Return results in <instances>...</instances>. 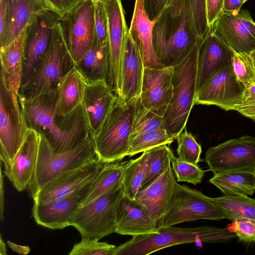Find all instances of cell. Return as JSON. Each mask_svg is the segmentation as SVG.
<instances>
[{
	"instance_id": "cell-1",
	"label": "cell",
	"mask_w": 255,
	"mask_h": 255,
	"mask_svg": "<svg viewBox=\"0 0 255 255\" xmlns=\"http://www.w3.org/2000/svg\"><path fill=\"white\" fill-rule=\"evenodd\" d=\"M57 88L32 98L18 96L26 127L36 131L57 152L70 150L90 134L83 105L66 116L54 114Z\"/></svg>"
},
{
	"instance_id": "cell-2",
	"label": "cell",
	"mask_w": 255,
	"mask_h": 255,
	"mask_svg": "<svg viewBox=\"0 0 255 255\" xmlns=\"http://www.w3.org/2000/svg\"><path fill=\"white\" fill-rule=\"evenodd\" d=\"M155 54L164 67L180 63L202 40L197 36L190 0H173L163 8L152 29Z\"/></svg>"
},
{
	"instance_id": "cell-3",
	"label": "cell",
	"mask_w": 255,
	"mask_h": 255,
	"mask_svg": "<svg viewBox=\"0 0 255 255\" xmlns=\"http://www.w3.org/2000/svg\"><path fill=\"white\" fill-rule=\"evenodd\" d=\"M158 232L133 236L117 247L113 255H147L180 244L226 243L237 237L228 228L207 226L194 228L172 226L158 228Z\"/></svg>"
},
{
	"instance_id": "cell-4",
	"label": "cell",
	"mask_w": 255,
	"mask_h": 255,
	"mask_svg": "<svg viewBox=\"0 0 255 255\" xmlns=\"http://www.w3.org/2000/svg\"><path fill=\"white\" fill-rule=\"evenodd\" d=\"M201 41L195 45L180 63L173 66V94L163 120L166 131L176 137L186 128L191 110L195 105L198 58Z\"/></svg>"
},
{
	"instance_id": "cell-5",
	"label": "cell",
	"mask_w": 255,
	"mask_h": 255,
	"mask_svg": "<svg viewBox=\"0 0 255 255\" xmlns=\"http://www.w3.org/2000/svg\"><path fill=\"white\" fill-rule=\"evenodd\" d=\"M74 65L59 21L53 27L46 53L21 85L18 96L30 99L56 89L61 78Z\"/></svg>"
},
{
	"instance_id": "cell-6",
	"label": "cell",
	"mask_w": 255,
	"mask_h": 255,
	"mask_svg": "<svg viewBox=\"0 0 255 255\" xmlns=\"http://www.w3.org/2000/svg\"><path fill=\"white\" fill-rule=\"evenodd\" d=\"M136 98L125 102L118 96L100 130L92 138L96 157L102 163L120 161L127 156Z\"/></svg>"
},
{
	"instance_id": "cell-7",
	"label": "cell",
	"mask_w": 255,
	"mask_h": 255,
	"mask_svg": "<svg viewBox=\"0 0 255 255\" xmlns=\"http://www.w3.org/2000/svg\"><path fill=\"white\" fill-rule=\"evenodd\" d=\"M96 158L91 135L74 148L65 152L53 151L40 135L35 172L27 189L33 198L50 181L79 168Z\"/></svg>"
},
{
	"instance_id": "cell-8",
	"label": "cell",
	"mask_w": 255,
	"mask_h": 255,
	"mask_svg": "<svg viewBox=\"0 0 255 255\" xmlns=\"http://www.w3.org/2000/svg\"><path fill=\"white\" fill-rule=\"evenodd\" d=\"M124 196L122 179L91 202L80 207L70 224L80 233L82 239H97L115 233L117 206Z\"/></svg>"
},
{
	"instance_id": "cell-9",
	"label": "cell",
	"mask_w": 255,
	"mask_h": 255,
	"mask_svg": "<svg viewBox=\"0 0 255 255\" xmlns=\"http://www.w3.org/2000/svg\"><path fill=\"white\" fill-rule=\"evenodd\" d=\"M224 219L211 198L176 181L167 212L158 228L200 219L218 221Z\"/></svg>"
},
{
	"instance_id": "cell-10",
	"label": "cell",
	"mask_w": 255,
	"mask_h": 255,
	"mask_svg": "<svg viewBox=\"0 0 255 255\" xmlns=\"http://www.w3.org/2000/svg\"><path fill=\"white\" fill-rule=\"evenodd\" d=\"M62 33L76 65L92 46L95 38V5L93 0H82L61 17Z\"/></svg>"
},
{
	"instance_id": "cell-11",
	"label": "cell",
	"mask_w": 255,
	"mask_h": 255,
	"mask_svg": "<svg viewBox=\"0 0 255 255\" xmlns=\"http://www.w3.org/2000/svg\"><path fill=\"white\" fill-rule=\"evenodd\" d=\"M19 101L0 78V158L4 169L11 165L26 132Z\"/></svg>"
},
{
	"instance_id": "cell-12",
	"label": "cell",
	"mask_w": 255,
	"mask_h": 255,
	"mask_svg": "<svg viewBox=\"0 0 255 255\" xmlns=\"http://www.w3.org/2000/svg\"><path fill=\"white\" fill-rule=\"evenodd\" d=\"M246 88L237 78L232 63L219 70L197 89L194 104L215 105L228 111L244 101Z\"/></svg>"
},
{
	"instance_id": "cell-13",
	"label": "cell",
	"mask_w": 255,
	"mask_h": 255,
	"mask_svg": "<svg viewBox=\"0 0 255 255\" xmlns=\"http://www.w3.org/2000/svg\"><path fill=\"white\" fill-rule=\"evenodd\" d=\"M205 160L213 174L255 170V137L245 135L208 148Z\"/></svg>"
},
{
	"instance_id": "cell-14",
	"label": "cell",
	"mask_w": 255,
	"mask_h": 255,
	"mask_svg": "<svg viewBox=\"0 0 255 255\" xmlns=\"http://www.w3.org/2000/svg\"><path fill=\"white\" fill-rule=\"evenodd\" d=\"M211 26L235 53L250 55L255 50V22L247 9L223 11Z\"/></svg>"
},
{
	"instance_id": "cell-15",
	"label": "cell",
	"mask_w": 255,
	"mask_h": 255,
	"mask_svg": "<svg viewBox=\"0 0 255 255\" xmlns=\"http://www.w3.org/2000/svg\"><path fill=\"white\" fill-rule=\"evenodd\" d=\"M61 16L47 10L37 14L27 25L21 85L25 83L46 53L52 31Z\"/></svg>"
},
{
	"instance_id": "cell-16",
	"label": "cell",
	"mask_w": 255,
	"mask_h": 255,
	"mask_svg": "<svg viewBox=\"0 0 255 255\" xmlns=\"http://www.w3.org/2000/svg\"><path fill=\"white\" fill-rule=\"evenodd\" d=\"M105 3L108 19L110 65L108 83L118 96L121 91V60L128 29L122 0H109Z\"/></svg>"
},
{
	"instance_id": "cell-17",
	"label": "cell",
	"mask_w": 255,
	"mask_h": 255,
	"mask_svg": "<svg viewBox=\"0 0 255 255\" xmlns=\"http://www.w3.org/2000/svg\"><path fill=\"white\" fill-rule=\"evenodd\" d=\"M104 165L96 157L82 166L58 176L36 193L32 198L34 202H49L80 189L97 176Z\"/></svg>"
},
{
	"instance_id": "cell-18",
	"label": "cell",
	"mask_w": 255,
	"mask_h": 255,
	"mask_svg": "<svg viewBox=\"0 0 255 255\" xmlns=\"http://www.w3.org/2000/svg\"><path fill=\"white\" fill-rule=\"evenodd\" d=\"M173 67L160 69L144 67L140 94L141 103L146 109L163 117L173 94Z\"/></svg>"
},
{
	"instance_id": "cell-19",
	"label": "cell",
	"mask_w": 255,
	"mask_h": 255,
	"mask_svg": "<svg viewBox=\"0 0 255 255\" xmlns=\"http://www.w3.org/2000/svg\"><path fill=\"white\" fill-rule=\"evenodd\" d=\"M88 183L64 198L47 203L34 202L32 216L36 223L52 230L70 226L72 217L87 193Z\"/></svg>"
},
{
	"instance_id": "cell-20",
	"label": "cell",
	"mask_w": 255,
	"mask_h": 255,
	"mask_svg": "<svg viewBox=\"0 0 255 255\" xmlns=\"http://www.w3.org/2000/svg\"><path fill=\"white\" fill-rule=\"evenodd\" d=\"M105 80L87 82L82 105L92 138L99 131L118 96Z\"/></svg>"
},
{
	"instance_id": "cell-21",
	"label": "cell",
	"mask_w": 255,
	"mask_h": 255,
	"mask_svg": "<svg viewBox=\"0 0 255 255\" xmlns=\"http://www.w3.org/2000/svg\"><path fill=\"white\" fill-rule=\"evenodd\" d=\"M40 140L39 133L27 128L23 142L11 165L4 169L5 175L18 192L27 189L31 182L36 165Z\"/></svg>"
},
{
	"instance_id": "cell-22",
	"label": "cell",
	"mask_w": 255,
	"mask_h": 255,
	"mask_svg": "<svg viewBox=\"0 0 255 255\" xmlns=\"http://www.w3.org/2000/svg\"><path fill=\"white\" fill-rule=\"evenodd\" d=\"M234 54L235 52L215 35L212 26H210L199 46L197 90L216 72L232 63Z\"/></svg>"
},
{
	"instance_id": "cell-23",
	"label": "cell",
	"mask_w": 255,
	"mask_h": 255,
	"mask_svg": "<svg viewBox=\"0 0 255 255\" xmlns=\"http://www.w3.org/2000/svg\"><path fill=\"white\" fill-rule=\"evenodd\" d=\"M115 233L136 236L158 232V228L144 206L124 195L116 211Z\"/></svg>"
},
{
	"instance_id": "cell-24",
	"label": "cell",
	"mask_w": 255,
	"mask_h": 255,
	"mask_svg": "<svg viewBox=\"0 0 255 255\" xmlns=\"http://www.w3.org/2000/svg\"><path fill=\"white\" fill-rule=\"evenodd\" d=\"M170 164L154 181L140 190L135 199L142 204L158 228L166 214L176 182Z\"/></svg>"
},
{
	"instance_id": "cell-25",
	"label": "cell",
	"mask_w": 255,
	"mask_h": 255,
	"mask_svg": "<svg viewBox=\"0 0 255 255\" xmlns=\"http://www.w3.org/2000/svg\"><path fill=\"white\" fill-rule=\"evenodd\" d=\"M154 23V21H151L145 12L143 0H135L128 29L129 35L138 49L144 67L160 69L164 67L157 58L153 48Z\"/></svg>"
},
{
	"instance_id": "cell-26",
	"label": "cell",
	"mask_w": 255,
	"mask_h": 255,
	"mask_svg": "<svg viewBox=\"0 0 255 255\" xmlns=\"http://www.w3.org/2000/svg\"><path fill=\"white\" fill-rule=\"evenodd\" d=\"M144 68L138 49L128 32L121 60V91L119 97L128 102L140 95Z\"/></svg>"
},
{
	"instance_id": "cell-27",
	"label": "cell",
	"mask_w": 255,
	"mask_h": 255,
	"mask_svg": "<svg viewBox=\"0 0 255 255\" xmlns=\"http://www.w3.org/2000/svg\"><path fill=\"white\" fill-rule=\"evenodd\" d=\"M27 25L8 46L0 52V78L16 101H19V91L21 85Z\"/></svg>"
},
{
	"instance_id": "cell-28",
	"label": "cell",
	"mask_w": 255,
	"mask_h": 255,
	"mask_svg": "<svg viewBox=\"0 0 255 255\" xmlns=\"http://www.w3.org/2000/svg\"><path fill=\"white\" fill-rule=\"evenodd\" d=\"M8 21L0 50L8 46L39 13L54 11L47 0H7Z\"/></svg>"
},
{
	"instance_id": "cell-29",
	"label": "cell",
	"mask_w": 255,
	"mask_h": 255,
	"mask_svg": "<svg viewBox=\"0 0 255 255\" xmlns=\"http://www.w3.org/2000/svg\"><path fill=\"white\" fill-rule=\"evenodd\" d=\"M87 81L74 65L59 81L54 114L67 116L82 105Z\"/></svg>"
},
{
	"instance_id": "cell-30",
	"label": "cell",
	"mask_w": 255,
	"mask_h": 255,
	"mask_svg": "<svg viewBox=\"0 0 255 255\" xmlns=\"http://www.w3.org/2000/svg\"><path fill=\"white\" fill-rule=\"evenodd\" d=\"M109 43L101 44L96 37L91 48L75 65L87 82L108 80L109 74Z\"/></svg>"
},
{
	"instance_id": "cell-31",
	"label": "cell",
	"mask_w": 255,
	"mask_h": 255,
	"mask_svg": "<svg viewBox=\"0 0 255 255\" xmlns=\"http://www.w3.org/2000/svg\"><path fill=\"white\" fill-rule=\"evenodd\" d=\"M209 182L225 195H252L255 192V170L231 171L215 174Z\"/></svg>"
},
{
	"instance_id": "cell-32",
	"label": "cell",
	"mask_w": 255,
	"mask_h": 255,
	"mask_svg": "<svg viewBox=\"0 0 255 255\" xmlns=\"http://www.w3.org/2000/svg\"><path fill=\"white\" fill-rule=\"evenodd\" d=\"M126 162L105 163L97 176L88 183L87 193L80 207L94 201L121 181Z\"/></svg>"
},
{
	"instance_id": "cell-33",
	"label": "cell",
	"mask_w": 255,
	"mask_h": 255,
	"mask_svg": "<svg viewBox=\"0 0 255 255\" xmlns=\"http://www.w3.org/2000/svg\"><path fill=\"white\" fill-rule=\"evenodd\" d=\"M225 219L233 222L240 219L255 220V199L245 195H225L211 198Z\"/></svg>"
},
{
	"instance_id": "cell-34",
	"label": "cell",
	"mask_w": 255,
	"mask_h": 255,
	"mask_svg": "<svg viewBox=\"0 0 255 255\" xmlns=\"http://www.w3.org/2000/svg\"><path fill=\"white\" fill-rule=\"evenodd\" d=\"M147 151L143 152L138 158L126 161L124 166L122 183L124 195L135 199L140 190L145 174Z\"/></svg>"
},
{
	"instance_id": "cell-35",
	"label": "cell",
	"mask_w": 255,
	"mask_h": 255,
	"mask_svg": "<svg viewBox=\"0 0 255 255\" xmlns=\"http://www.w3.org/2000/svg\"><path fill=\"white\" fill-rule=\"evenodd\" d=\"M147 151L145 174L140 190L152 183L167 170L171 164V158L174 155L166 144Z\"/></svg>"
},
{
	"instance_id": "cell-36",
	"label": "cell",
	"mask_w": 255,
	"mask_h": 255,
	"mask_svg": "<svg viewBox=\"0 0 255 255\" xmlns=\"http://www.w3.org/2000/svg\"><path fill=\"white\" fill-rule=\"evenodd\" d=\"M159 129H165L163 117L145 108L137 96L129 142L144 133Z\"/></svg>"
},
{
	"instance_id": "cell-37",
	"label": "cell",
	"mask_w": 255,
	"mask_h": 255,
	"mask_svg": "<svg viewBox=\"0 0 255 255\" xmlns=\"http://www.w3.org/2000/svg\"><path fill=\"white\" fill-rule=\"evenodd\" d=\"M176 138L168 133L165 129L144 133L130 141L127 156L131 157L155 147L169 144Z\"/></svg>"
},
{
	"instance_id": "cell-38",
	"label": "cell",
	"mask_w": 255,
	"mask_h": 255,
	"mask_svg": "<svg viewBox=\"0 0 255 255\" xmlns=\"http://www.w3.org/2000/svg\"><path fill=\"white\" fill-rule=\"evenodd\" d=\"M177 137V153L178 158L184 161L198 164L202 152L201 145L186 128Z\"/></svg>"
},
{
	"instance_id": "cell-39",
	"label": "cell",
	"mask_w": 255,
	"mask_h": 255,
	"mask_svg": "<svg viewBox=\"0 0 255 255\" xmlns=\"http://www.w3.org/2000/svg\"><path fill=\"white\" fill-rule=\"evenodd\" d=\"M171 164L177 182L185 181L194 185L202 182L205 171L198 164L182 161L175 155L171 159Z\"/></svg>"
},
{
	"instance_id": "cell-40",
	"label": "cell",
	"mask_w": 255,
	"mask_h": 255,
	"mask_svg": "<svg viewBox=\"0 0 255 255\" xmlns=\"http://www.w3.org/2000/svg\"><path fill=\"white\" fill-rule=\"evenodd\" d=\"M117 247L97 239H82L74 245L69 255H113Z\"/></svg>"
},
{
	"instance_id": "cell-41",
	"label": "cell",
	"mask_w": 255,
	"mask_h": 255,
	"mask_svg": "<svg viewBox=\"0 0 255 255\" xmlns=\"http://www.w3.org/2000/svg\"><path fill=\"white\" fill-rule=\"evenodd\" d=\"M232 65L237 78L246 88L255 84V70L250 55L235 53Z\"/></svg>"
},
{
	"instance_id": "cell-42",
	"label": "cell",
	"mask_w": 255,
	"mask_h": 255,
	"mask_svg": "<svg viewBox=\"0 0 255 255\" xmlns=\"http://www.w3.org/2000/svg\"><path fill=\"white\" fill-rule=\"evenodd\" d=\"M190 3L197 36L203 40L210 28L207 17L206 0H190Z\"/></svg>"
},
{
	"instance_id": "cell-43",
	"label": "cell",
	"mask_w": 255,
	"mask_h": 255,
	"mask_svg": "<svg viewBox=\"0 0 255 255\" xmlns=\"http://www.w3.org/2000/svg\"><path fill=\"white\" fill-rule=\"evenodd\" d=\"M94 0L95 37L101 44L108 43V19L105 2Z\"/></svg>"
},
{
	"instance_id": "cell-44",
	"label": "cell",
	"mask_w": 255,
	"mask_h": 255,
	"mask_svg": "<svg viewBox=\"0 0 255 255\" xmlns=\"http://www.w3.org/2000/svg\"><path fill=\"white\" fill-rule=\"evenodd\" d=\"M233 222L236 234L240 241L246 243L255 241V220L243 218Z\"/></svg>"
},
{
	"instance_id": "cell-45",
	"label": "cell",
	"mask_w": 255,
	"mask_h": 255,
	"mask_svg": "<svg viewBox=\"0 0 255 255\" xmlns=\"http://www.w3.org/2000/svg\"><path fill=\"white\" fill-rule=\"evenodd\" d=\"M224 0H206L207 17L209 27L223 12Z\"/></svg>"
},
{
	"instance_id": "cell-46",
	"label": "cell",
	"mask_w": 255,
	"mask_h": 255,
	"mask_svg": "<svg viewBox=\"0 0 255 255\" xmlns=\"http://www.w3.org/2000/svg\"><path fill=\"white\" fill-rule=\"evenodd\" d=\"M82 0H47L52 6L54 11L61 17L75 8Z\"/></svg>"
},
{
	"instance_id": "cell-47",
	"label": "cell",
	"mask_w": 255,
	"mask_h": 255,
	"mask_svg": "<svg viewBox=\"0 0 255 255\" xmlns=\"http://www.w3.org/2000/svg\"><path fill=\"white\" fill-rule=\"evenodd\" d=\"M165 0H143L146 14L151 21H155L163 9Z\"/></svg>"
},
{
	"instance_id": "cell-48",
	"label": "cell",
	"mask_w": 255,
	"mask_h": 255,
	"mask_svg": "<svg viewBox=\"0 0 255 255\" xmlns=\"http://www.w3.org/2000/svg\"><path fill=\"white\" fill-rule=\"evenodd\" d=\"M8 21L7 0H0V43L5 35Z\"/></svg>"
},
{
	"instance_id": "cell-49",
	"label": "cell",
	"mask_w": 255,
	"mask_h": 255,
	"mask_svg": "<svg viewBox=\"0 0 255 255\" xmlns=\"http://www.w3.org/2000/svg\"><path fill=\"white\" fill-rule=\"evenodd\" d=\"M235 110L255 122V99L243 102L237 105Z\"/></svg>"
},
{
	"instance_id": "cell-50",
	"label": "cell",
	"mask_w": 255,
	"mask_h": 255,
	"mask_svg": "<svg viewBox=\"0 0 255 255\" xmlns=\"http://www.w3.org/2000/svg\"><path fill=\"white\" fill-rule=\"evenodd\" d=\"M245 1V0H224L223 11L232 12L239 10Z\"/></svg>"
},
{
	"instance_id": "cell-51",
	"label": "cell",
	"mask_w": 255,
	"mask_h": 255,
	"mask_svg": "<svg viewBox=\"0 0 255 255\" xmlns=\"http://www.w3.org/2000/svg\"><path fill=\"white\" fill-rule=\"evenodd\" d=\"M7 243L13 251L19 254L27 255L30 251L28 246L19 245L9 241H7Z\"/></svg>"
},
{
	"instance_id": "cell-52",
	"label": "cell",
	"mask_w": 255,
	"mask_h": 255,
	"mask_svg": "<svg viewBox=\"0 0 255 255\" xmlns=\"http://www.w3.org/2000/svg\"><path fill=\"white\" fill-rule=\"evenodd\" d=\"M255 99V84L246 88L244 96V101H248Z\"/></svg>"
},
{
	"instance_id": "cell-53",
	"label": "cell",
	"mask_w": 255,
	"mask_h": 255,
	"mask_svg": "<svg viewBox=\"0 0 255 255\" xmlns=\"http://www.w3.org/2000/svg\"><path fill=\"white\" fill-rule=\"evenodd\" d=\"M3 175L2 172L0 174V219L3 220V206H4V188L3 184Z\"/></svg>"
},
{
	"instance_id": "cell-54",
	"label": "cell",
	"mask_w": 255,
	"mask_h": 255,
	"mask_svg": "<svg viewBox=\"0 0 255 255\" xmlns=\"http://www.w3.org/2000/svg\"><path fill=\"white\" fill-rule=\"evenodd\" d=\"M0 255H7L6 245L1 238V236H0Z\"/></svg>"
},
{
	"instance_id": "cell-55",
	"label": "cell",
	"mask_w": 255,
	"mask_h": 255,
	"mask_svg": "<svg viewBox=\"0 0 255 255\" xmlns=\"http://www.w3.org/2000/svg\"><path fill=\"white\" fill-rule=\"evenodd\" d=\"M250 57H251V59L252 60L253 65H254V68H255V50L253 51L250 54Z\"/></svg>"
},
{
	"instance_id": "cell-56",
	"label": "cell",
	"mask_w": 255,
	"mask_h": 255,
	"mask_svg": "<svg viewBox=\"0 0 255 255\" xmlns=\"http://www.w3.org/2000/svg\"><path fill=\"white\" fill-rule=\"evenodd\" d=\"M173 1V0H165L164 8L169 5Z\"/></svg>"
},
{
	"instance_id": "cell-57",
	"label": "cell",
	"mask_w": 255,
	"mask_h": 255,
	"mask_svg": "<svg viewBox=\"0 0 255 255\" xmlns=\"http://www.w3.org/2000/svg\"><path fill=\"white\" fill-rule=\"evenodd\" d=\"M99 0V1H103L104 2H106V1H108L109 0Z\"/></svg>"
},
{
	"instance_id": "cell-58",
	"label": "cell",
	"mask_w": 255,
	"mask_h": 255,
	"mask_svg": "<svg viewBox=\"0 0 255 255\" xmlns=\"http://www.w3.org/2000/svg\"><path fill=\"white\" fill-rule=\"evenodd\" d=\"M245 0L246 1H247V0Z\"/></svg>"
}]
</instances>
